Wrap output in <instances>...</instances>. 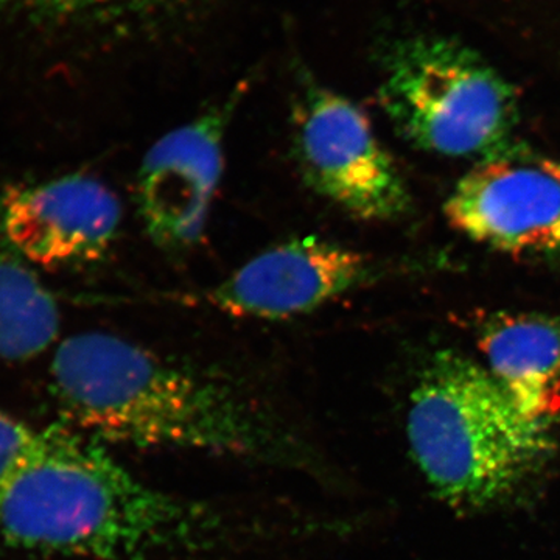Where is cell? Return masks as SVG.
<instances>
[{"instance_id": "4", "label": "cell", "mask_w": 560, "mask_h": 560, "mask_svg": "<svg viewBox=\"0 0 560 560\" xmlns=\"http://www.w3.org/2000/svg\"><path fill=\"white\" fill-rule=\"evenodd\" d=\"M381 102L401 138L420 150L486 161L514 149L517 95L480 55L453 40L401 44L386 66Z\"/></svg>"}, {"instance_id": "8", "label": "cell", "mask_w": 560, "mask_h": 560, "mask_svg": "<svg viewBox=\"0 0 560 560\" xmlns=\"http://www.w3.org/2000/svg\"><path fill=\"white\" fill-rule=\"evenodd\" d=\"M366 271L363 254L307 235L265 249L210 289L172 300L234 318H298L348 293Z\"/></svg>"}, {"instance_id": "10", "label": "cell", "mask_w": 560, "mask_h": 560, "mask_svg": "<svg viewBox=\"0 0 560 560\" xmlns=\"http://www.w3.org/2000/svg\"><path fill=\"white\" fill-rule=\"evenodd\" d=\"M486 370L523 415L556 422L560 411V318L497 313L478 330Z\"/></svg>"}, {"instance_id": "11", "label": "cell", "mask_w": 560, "mask_h": 560, "mask_svg": "<svg viewBox=\"0 0 560 560\" xmlns=\"http://www.w3.org/2000/svg\"><path fill=\"white\" fill-rule=\"evenodd\" d=\"M60 315L49 291L0 249V361L33 359L57 338Z\"/></svg>"}, {"instance_id": "7", "label": "cell", "mask_w": 560, "mask_h": 560, "mask_svg": "<svg viewBox=\"0 0 560 560\" xmlns=\"http://www.w3.org/2000/svg\"><path fill=\"white\" fill-rule=\"evenodd\" d=\"M241 91L180 125L147 151L138 172L136 202L158 248L184 253L201 241L224 168V138Z\"/></svg>"}, {"instance_id": "9", "label": "cell", "mask_w": 560, "mask_h": 560, "mask_svg": "<svg viewBox=\"0 0 560 560\" xmlns=\"http://www.w3.org/2000/svg\"><path fill=\"white\" fill-rule=\"evenodd\" d=\"M120 223L119 198L86 175L11 190L3 201V230L11 245L49 270L101 260Z\"/></svg>"}, {"instance_id": "13", "label": "cell", "mask_w": 560, "mask_h": 560, "mask_svg": "<svg viewBox=\"0 0 560 560\" xmlns=\"http://www.w3.org/2000/svg\"><path fill=\"white\" fill-rule=\"evenodd\" d=\"M44 430H36L0 410V488L32 459L43 442Z\"/></svg>"}, {"instance_id": "2", "label": "cell", "mask_w": 560, "mask_h": 560, "mask_svg": "<svg viewBox=\"0 0 560 560\" xmlns=\"http://www.w3.org/2000/svg\"><path fill=\"white\" fill-rule=\"evenodd\" d=\"M272 536L270 523L140 480L102 442L44 429L32 459L0 488V541L91 560L186 558Z\"/></svg>"}, {"instance_id": "5", "label": "cell", "mask_w": 560, "mask_h": 560, "mask_svg": "<svg viewBox=\"0 0 560 560\" xmlns=\"http://www.w3.org/2000/svg\"><path fill=\"white\" fill-rule=\"evenodd\" d=\"M293 153L308 187L355 219L389 221L410 210L399 168L345 95L308 86L294 109Z\"/></svg>"}, {"instance_id": "3", "label": "cell", "mask_w": 560, "mask_h": 560, "mask_svg": "<svg viewBox=\"0 0 560 560\" xmlns=\"http://www.w3.org/2000/svg\"><path fill=\"white\" fill-rule=\"evenodd\" d=\"M555 425L523 415L485 364L444 350L411 390L405 430L433 495L475 514L514 499L545 469Z\"/></svg>"}, {"instance_id": "12", "label": "cell", "mask_w": 560, "mask_h": 560, "mask_svg": "<svg viewBox=\"0 0 560 560\" xmlns=\"http://www.w3.org/2000/svg\"><path fill=\"white\" fill-rule=\"evenodd\" d=\"M180 0H0V9L58 20H120L171 9Z\"/></svg>"}, {"instance_id": "6", "label": "cell", "mask_w": 560, "mask_h": 560, "mask_svg": "<svg viewBox=\"0 0 560 560\" xmlns=\"http://www.w3.org/2000/svg\"><path fill=\"white\" fill-rule=\"evenodd\" d=\"M448 223L510 254H560V162L512 149L480 161L445 202Z\"/></svg>"}, {"instance_id": "1", "label": "cell", "mask_w": 560, "mask_h": 560, "mask_svg": "<svg viewBox=\"0 0 560 560\" xmlns=\"http://www.w3.org/2000/svg\"><path fill=\"white\" fill-rule=\"evenodd\" d=\"M50 378L66 422L106 447L208 453L326 477L307 436L224 372L86 331L61 342Z\"/></svg>"}]
</instances>
